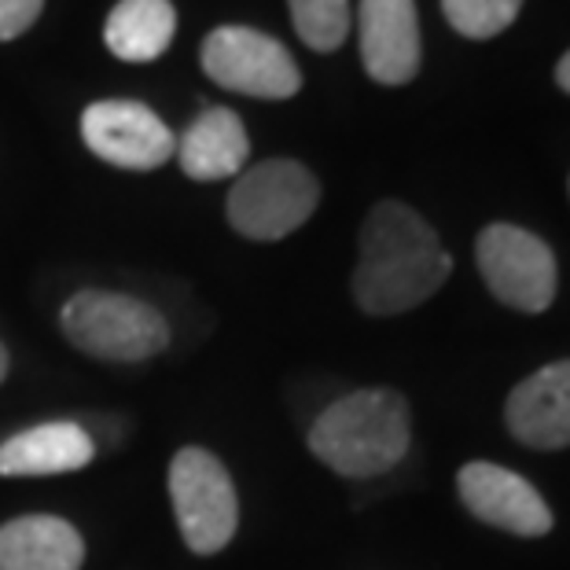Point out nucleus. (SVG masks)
<instances>
[{"label":"nucleus","mask_w":570,"mask_h":570,"mask_svg":"<svg viewBox=\"0 0 570 570\" xmlns=\"http://www.w3.org/2000/svg\"><path fill=\"white\" fill-rule=\"evenodd\" d=\"M169 501L180 527V538L196 556L222 552L236 538L239 497L228 468L210 449L188 445L169 464Z\"/></svg>","instance_id":"obj_5"},{"label":"nucleus","mask_w":570,"mask_h":570,"mask_svg":"<svg viewBox=\"0 0 570 570\" xmlns=\"http://www.w3.org/2000/svg\"><path fill=\"white\" fill-rule=\"evenodd\" d=\"M475 262L490 295L519 313H544L556 302L560 269L541 236L519 225L493 222L475 239Z\"/></svg>","instance_id":"obj_6"},{"label":"nucleus","mask_w":570,"mask_h":570,"mask_svg":"<svg viewBox=\"0 0 570 570\" xmlns=\"http://www.w3.org/2000/svg\"><path fill=\"white\" fill-rule=\"evenodd\" d=\"M177 33V11L169 0H122L107 16L104 41L122 63H151Z\"/></svg>","instance_id":"obj_15"},{"label":"nucleus","mask_w":570,"mask_h":570,"mask_svg":"<svg viewBox=\"0 0 570 570\" xmlns=\"http://www.w3.org/2000/svg\"><path fill=\"white\" fill-rule=\"evenodd\" d=\"M4 375H8V350L0 343V383H4Z\"/></svg>","instance_id":"obj_20"},{"label":"nucleus","mask_w":570,"mask_h":570,"mask_svg":"<svg viewBox=\"0 0 570 570\" xmlns=\"http://www.w3.org/2000/svg\"><path fill=\"white\" fill-rule=\"evenodd\" d=\"M96 445L81 423L52 420L19 431L0 445V475L4 479H45L89 468Z\"/></svg>","instance_id":"obj_12"},{"label":"nucleus","mask_w":570,"mask_h":570,"mask_svg":"<svg viewBox=\"0 0 570 570\" xmlns=\"http://www.w3.org/2000/svg\"><path fill=\"white\" fill-rule=\"evenodd\" d=\"M250 155L247 129L236 111L210 107L177 140V163L191 180H228L244 169Z\"/></svg>","instance_id":"obj_14"},{"label":"nucleus","mask_w":570,"mask_h":570,"mask_svg":"<svg viewBox=\"0 0 570 570\" xmlns=\"http://www.w3.org/2000/svg\"><path fill=\"white\" fill-rule=\"evenodd\" d=\"M291 22L313 52H335L350 33V0H287Z\"/></svg>","instance_id":"obj_16"},{"label":"nucleus","mask_w":570,"mask_h":570,"mask_svg":"<svg viewBox=\"0 0 570 570\" xmlns=\"http://www.w3.org/2000/svg\"><path fill=\"white\" fill-rule=\"evenodd\" d=\"M321 203V180L295 159H269L250 166L228 191V225L239 236L273 244L313 217Z\"/></svg>","instance_id":"obj_4"},{"label":"nucleus","mask_w":570,"mask_h":570,"mask_svg":"<svg viewBox=\"0 0 570 570\" xmlns=\"http://www.w3.org/2000/svg\"><path fill=\"white\" fill-rule=\"evenodd\" d=\"M59 327L81 354L115 365H137L169 346V324L144 298L118 291H78L59 309Z\"/></svg>","instance_id":"obj_3"},{"label":"nucleus","mask_w":570,"mask_h":570,"mask_svg":"<svg viewBox=\"0 0 570 570\" xmlns=\"http://www.w3.org/2000/svg\"><path fill=\"white\" fill-rule=\"evenodd\" d=\"M456 493L479 523L515 533V538H544L552 530V508L533 490V482L515 475L512 468L471 460L460 468Z\"/></svg>","instance_id":"obj_9"},{"label":"nucleus","mask_w":570,"mask_h":570,"mask_svg":"<svg viewBox=\"0 0 570 570\" xmlns=\"http://www.w3.org/2000/svg\"><path fill=\"white\" fill-rule=\"evenodd\" d=\"M45 0H0V41L22 38L38 22Z\"/></svg>","instance_id":"obj_18"},{"label":"nucleus","mask_w":570,"mask_h":570,"mask_svg":"<svg viewBox=\"0 0 570 570\" xmlns=\"http://www.w3.org/2000/svg\"><path fill=\"white\" fill-rule=\"evenodd\" d=\"M504 428L541 453L570 445V357L527 375L504 402Z\"/></svg>","instance_id":"obj_10"},{"label":"nucleus","mask_w":570,"mask_h":570,"mask_svg":"<svg viewBox=\"0 0 570 570\" xmlns=\"http://www.w3.org/2000/svg\"><path fill=\"white\" fill-rule=\"evenodd\" d=\"M199 59L210 81L254 100H291L302 89L298 63L287 48L250 27H217L203 41Z\"/></svg>","instance_id":"obj_7"},{"label":"nucleus","mask_w":570,"mask_h":570,"mask_svg":"<svg viewBox=\"0 0 570 570\" xmlns=\"http://www.w3.org/2000/svg\"><path fill=\"white\" fill-rule=\"evenodd\" d=\"M453 258L439 233L405 203H375L361 225L354 302L368 317H397L445 287Z\"/></svg>","instance_id":"obj_1"},{"label":"nucleus","mask_w":570,"mask_h":570,"mask_svg":"<svg viewBox=\"0 0 570 570\" xmlns=\"http://www.w3.org/2000/svg\"><path fill=\"white\" fill-rule=\"evenodd\" d=\"M361 59L372 81L409 85L420 75L416 0H361L357 8Z\"/></svg>","instance_id":"obj_11"},{"label":"nucleus","mask_w":570,"mask_h":570,"mask_svg":"<svg viewBox=\"0 0 570 570\" xmlns=\"http://www.w3.org/2000/svg\"><path fill=\"white\" fill-rule=\"evenodd\" d=\"M85 541L59 515H22L0 527V570H81Z\"/></svg>","instance_id":"obj_13"},{"label":"nucleus","mask_w":570,"mask_h":570,"mask_svg":"<svg viewBox=\"0 0 570 570\" xmlns=\"http://www.w3.org/2000/svg\"><path fill=\"white\" fill-rule=\"evenodd\" d=\"M412 409L391 386L335 397L309 428V453L343 479H380L409 456Z\"/></svg>","instance_id":"obj_2"},{"label":"nucleus","mask_w":570,"mask_h":570,"mask_svg":"<svg viewBox=\"0 0 570 570\" xmlns=\"http://www.w3.org/2000/svg\"><path fill=\"white\" fill-rule=\"evenodd\" d=\"M523 0H442V11L460 38L490 41L515 22Z\"/></svg>","instance_id":"obj_17"},{"label":"nucleus","mask_w":570,"mask_h":570,"mask_svg":"<svg viewBox=\"0 0 570 570\" xmlns=\"http://www.w3.org/2000/svg\"><path fill=\"white\" fill-rule=\"evenodd\" d=\"M81 140L96 159L122 169H159L177 140L151 107L137 100H96L81 115Z\"/></svg>","instance_id":"obj_8"},{"label":"nucleus","mask_w":570,"mask_h":570,"mask_svg":"<svg viewBox=\"0 0 570 570\" xmlns=\"http://www.w3.org/2000/svg\"><path fill=\"white\" fill-rule=\"evenodd\" d=\"M556 85H560V89L570 96V52L560 59V63H556Z\"/></svg>","instance_id":"obj_19"}]
</instances>
